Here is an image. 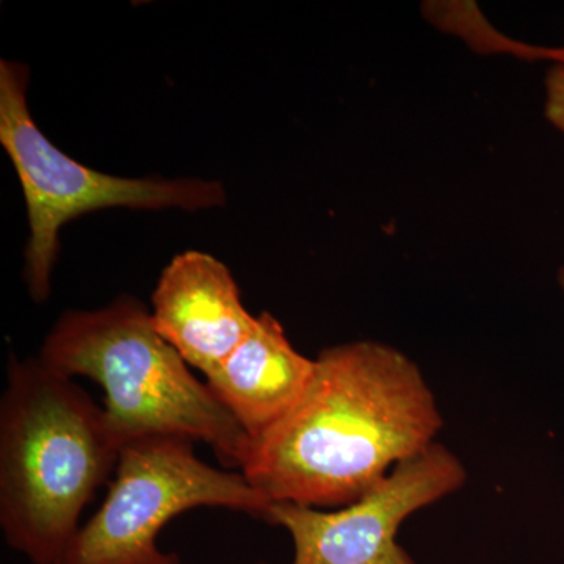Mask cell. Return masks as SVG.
Instances as JSON below:
<instances>
[{"mask_svg": "<svg viewBox=\"0 0 564 564\" xmlns=\"http://www.w3.org/2000/svg\"><path fill=\"white\" fill-rule=\"evenodd\" d=\"M444 421L417 364L389 345L325 348L302 399L252 441L242 474L269 503L340 508L434 444Z\"/></svg>", "mask_w": 564, "mask_h": 564, "instance_id": "1", "label": "cell"}, {"mask_svg": "<svg viewBox=\"0 0 564 564\" xmlns=\"http://www.w3.org/2000/svg\"><path fill=\"white\" fill-rule=\"evenodd\" d=\"M121 445L104 408L40 358L11 356L0 400V529L33 564H58Z\"/></svg>", "mask_w": 564, "mask_h": 564, "instance_id": "2", "label": "cell"}, {"mask_svg": "<svg viewBox=\"0 0 564 564\" xmlns=\"http://www.w3.org/2000/svg\"><path fill=\"white\" fill-rule=\"evenodd\" d=\"M39 358L66 377L101 386L104 413L121 448L141 437H184L209 445L223 466L242 469L250 436L133 296H120L101 310L63 314Z\"/></svg>", "mask_w": 564, "mask_h": 564, "instance_id": "3", "label": "cell"}, {"mask_svg": "<svg viewBox=\"0 0 564 564\" xmlns=\"http://www.w3.org/2000/svg\"><path fill=\"white\" fill-rule=\"evenodd\" d=\"M29 70L0 62V143L9 154L28 204L25 281L35 302H46L61 248V229L79 215L113 207L199 210L221 206L218 182L129 180L88 169L58 150L33 121Z\"/></svg>", "mask_w": 564, "mask_h": 564, "instance_id": "4", "label": "cell"}, {"mask_svg": "<svg viewBox=\"0 0 564 564\" xmlns=\"http://www.w3.org/2000/svg\"><path fill=\"white\" fill-rule=\"evenodd\" d=\"M109 492L58 564H181L158 545L163 527L199 507L265 518L270 503L242 473L204 463L192 441L151 436L121 448Z\"/></svg>", "mask_w": 564, "mask_h": 564, "instance_id": "5", "label": "cell"}, {"mask_svg": "<svg viewBox=\"0 0 564 564\" xmlns=\"http://www.w3.org/2000/svg\"><path fill=\"white\" fill-rule=\"evenodd\" d=\"M458 456L443 444L397 464L361 499L334 510L272 503L263 521L291 534V564H415L397 543L400 527L466 481Z\"/></svg>", "mask_w": 564, "mask_h": 564, "instance_id": "6", "label": "cell"}, {"mask_svg": "<svg viewBox=\"0 0 564 564\" xmlns=\"http://www.w3.org/2000/svg\"><path fill=\"white\" fill-rule=\"evenodd\" d=\"M151 302L158 333L206 378L220 369L256 321L228 267L203 251L177 254L159 278Z\"/></svg>", "mask_w": 564, "mask_h": 564, "instance_id": "7", "label": "cell"}, {"mask_svg": "<svg viewBox=\"0 0 564 564\" xmlns=\"http://www.w3.org/2000/svg\"><path fill=\"white\" fill-rule=\"evenodd\" d=\"M314 367L315 359L295 350L281 323L262 313L206 384L252 443L302 399Z\"/></svg>", "mask_w": 564, "mask_h": 564, "instance_id": "8", "label": "cell"}, {"mask_svg": "<svg viewBox=\"0 0 564 564\" xmlns=\"http://www.w3.org/2000/svg\"><path fill=\"white\" fill-rule=\"evenodd\" d=\"M545 118L564 133V57L545 77Z\"/></svg>", "mask_w": 564, "mask_h": 564, "instance_id": "9", "label": "cell"}, {"mask_svg": "<svg viewBox=\"0 0 564 564\" xmlns=\"http://www.w3.org/2000/svg\"><path fill=\"white\" fill-rule=\"evenodd\" d=\"M558 282H560V285H562V289H563V292H564V265L562 267V269H560Z\"/></svg>", "mask_w": 564, "mask_h": 564, "instance_id": "10", "label": "cell"}]
</instances>
